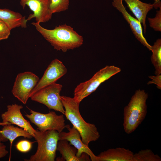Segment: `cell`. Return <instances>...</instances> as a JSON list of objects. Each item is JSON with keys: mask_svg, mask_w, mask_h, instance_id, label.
Returning a JSON list of instances; mask_svg holds the SVG:
<instances>
[{"mask_svg": "<svg viewBox=\"0 0 161 161\" xmlns=\"http://www.w3.org/2000/svg\"><path fill=\"white\" fill-rule=\"evenodd\" d=\"M0 136L3 142L9 140L10 143V153L13 143L14 140L18 137H22L28 139L32 138L33 136L28 131L22 128L15 127L8 124L3 126L1 130L0 131Z\"/></svg>", "mask_w": 161, "mask_h": 161, "instance_id": "cell-18", "label": "cell"}, {"mask_svg": "<svg viewBox=\"0 0 161 161\" xmlns=\"http://www.w3.org/2000/svg\"><path fill=\"white\" fill-rule=\"evenodd\" d=\"M24 9L27 5L33 12L27 19V21L35 18L36 22L45 23L52 18V14L49 9L50 0H20Z\"/></svg>", "mask_w": 161, "mask_h": 161, "instance_id": "cell-10", "label": "cell"}, {"mask_svg": "<svg viewBox=\"0 0 161 161\" xmlns=\"http://www.w3.org/2000/svg\"><path fill=\"white\" fill-rule=\"evenodd\" d=\"M113 6L123 15L124 18L129 24L131 30L137 39L149 50H151L152 46L150 45L144 38L142 27L140 21L132 16L126 11L122 0H113Z\"/></svg>", "mask_w": 161, "mask_h": 161, "instance_id": "cell-13", "label": "cell"}, {"mask_svg": "<svg viewBox=\"0 0 161 161\" xmlns=\"http://www.w3.org/2000/svg\"><path fill=\"white\" fill-rule=\"evenodd\" d=\"M67 71V69L62 61L57 59L52 60L31 92L29 98L40 89L55 83L66 74Z\"/></svg>", "mask_w": 161, "mask_h": 161, "instance_id": "cell-9", "label": "cell"}, {"mask_svg": "<svg viewBox=\"0 0 161 161\" xmlns=\"http://www.w3.org/2000/svg\"><path fill=\"white\" fill-rule=\"evenodd\" d=\"M60 98L64 108V115L79 131L83 143L88 146L90 142L97 140L100 136L97 129L95 125L83 118L79 111L80 103L69 97L60 96Z\"/></svg>", "mask_w": 161, "mask_h": 161, "instance_id": "cell-2", "label": "cell"}, {"mask_svg": "<svg viewBox=\"0 0 161 161\" xmlns=\"http://www.w3.org/2000/svg\"><path fill=\"white\" fill-rule=\"evenodd\" d=\"M8 124H11L10 123H4L3 122H0V126H3L4 125Z\"/></svg>", "mask_w": 161, "mask_h": 161, "instance_id": "cell-28", "label": "cell"}, {"mask_svg": "<svg viewBox=\"0 0 161 161\" xmlns=\"http://www.w3.org/2000/svg\"><path fill=\"white\" fill-rule=\"evenodd\" d=\"M124 1L130 10L137 19L142 23L143 27V32H146V18L149 11L154 7L155 9L161 7V5L154 3L153 4L143 2L139 0H122Z\"/></svg>", "mask_w": 161, "mask_h": 161, "instance_id": "cell-14", "label": "cell"}, {"mask_svg": "<svg viewBox=\"0 0 161 161\" xmlns=\"http://www.w3.org/2000/svg\"><path fill=\"white\" fill-rule=\"evenodd\" d=\"M134 153L124 148H109L97 156V161H133Z\"/></svg>", "mask_w": 161, "mask_h": 161, "instance_id": "cell-16", "label": "cell"}, {"mask_svg": "<svg viewBox=\"0 0 161 161\" xmlns=\"http://www.w3.org/2000/svg\"><path fill=\"white\" fill-rule=\"evenodd\" d=\"M148 97V93L144 90H137L124 108L123 125L126 134H129L134 132L145 118Z\"/></svg>", "mask_w": 161, "mask_h": 161, "instance_id": "cell-3", "label": "cell"}, {"mask_svg": "<svg viewBox=\"0 0 161 161\" xmlns=\"http://www.w3.org/2000/svg\"><path fill=\"white\" fill-rule=\"evenodd\" d=\"M11 30L3 21L0 20V41L7 39Z\"/></svg>", "mask_w": 161, "mask_h": 161, "instance_id": "cell-24", "label": "cell"}, {"mask_svg": "<svg viewBox=\"0 0 161 161\" xmlns=\"http://www.w3.org/2000/svg\"><path fill=\"white\" fill-rule=\"evenodd\" d=\"M63 86L55 83L38 90L30 98L32 100L42 104L64 114L65 110L60 98V93Z\"/></svg>", "mask_w": 161, "mask_h": 161, "instance_id": "cell-7", "label": "cell"}, {"mask_svg": "<svg viewBox=\"0 0 161 161\" xmlns=\"http://www.w3.org/2000/svg\"><path fill=\"white\" fill-rule=\"evenodd\" d=\"M34 142L27 140H21L17 143L15 146L18 151L22 153H26L30 150L32 144Z\"/></svg>", "mask_w": 161, "mask_h": 161, "instance_id": "cell-23", "label": "cell"}, {"mask_svg": "<svg viewBox=\"0 0 161 161\" xmlns=\"http://www.w3.org/2000/svg\"><path fill=\"white\" fill-rule=\"evenodd\" d=\"M161 158L150 149H146L134 154L133 161H161Z\"/></svg>", "mask_w": 161, "mask_h": 161, "instance_id": "cell-20", "label": "cell"}, {"mask_svg": "<svg viewBox=\"0 0 161 161\" xmlns=\"http://www.w3.org/2000/svg\"><path fill=\"white\" fill-rule=\"evenodd\" d=\"M0 20L6 24L11 30L18 27H27V21L25 17L8 9H0Z\"/></svg>", "mask_w": 161, "mask_h": 161, "instance_id": "cell-17", "label": "cell"}, {"mask_svg": "<svg viewBox=\"0 0 161 161\" xmlns=\"http://www.w3.org/2000/svg\"><path fill=\"white\" fill-rule=\"evenodd\" d=\"M121 71L120 68L114 66H106L96 72L90 79L79 84L74 89L73 98L80 103L95 91L101 83Z\"/></svg>", "mask_w": 161, "mask_h": 161, "instance_id": "cell-5", "label": "cell"}, {"mask_svg": "<svg viewBox=\"0 0 161 161\" xmlns=\"http://www.w3.org/2000/svg\"><path fill=\"white\" fill-rule=\"evenodd\" d=\"M154 4L158 5H161V1L160 0H154Z\"/></svg>", "mask_w": 161, "mask_h": 161, "instance_id": "cell-27", "label": "cell"}, {"mask_svg": "<svg viewBox=\"0 0 161 161\" xmlns=\"http://www.w3.org/2000/svg\"><path fill=\"white\" fill-rule=\"evenodd\" d=\"M69 142L66 140H60L57 146V151L61 155V157H58L57 161H89L91 160L89 155L83 153L80 157L77 156V150L74 147L72 146Z\"/></svg>", "mask_w": 161, "mask_h": 161, "instance_id": "cell-15", "label": "cell"}, {"mask_svg": "<svg viewBox=\"0 0 161 161\" xmlns=\"http://www.w3.org/2000/svg\"><path fill=\"white\" fill-rule=\"evenodd\" d=\"M2 142L3 141L0 136V159L5 156L8 153L6 149V146Z\"/></svg>", "mask_w": 161, "mask_h": 161, "instance_id": "cell-26", "label": "cell"}, {"mask_svg": "<svg viewBox=\"0 0 161 161\" xmlns=\"http://www.w3.org/2000/svg\"><path fill=\"white\" fill-rule=\"evenodd\" d=\"M7 108V111L1 114L2 122L16 125L29 132L34 137L36 130L23 116L21 110L23 106L15 103L8 105Z\"/></svg>", "mask_w": 161, "mask_h": 161, "instance_id": "cell-11", "label": "cell"}, {"mask_svg": "<svg viewBox=\"0 0 161 161\" xmlns=\"http://www.w3.org/2000/svg\"><path fill=\"white\" fill-rule=\"evenodd\" d=\"M38 146L35 153L26 161H54L56 156L59 132L55 130H36L34 137Z\"/></svg>", "mask_w": 161, "mask_h": 161, "instance_id": "cell-4", "label": "cell"}, {"mask_svg": "<svg viewBox=\"0 0 161 161\" xmlns=\"http://www.w3.org/2000/svg\"><path fill=\"white\" fill-rule=\"evenodd\" d=\"M157 11L155 17L153 18H148L150 26L156 31H161V7Z\"/></svg>", "mask_w": 161, "mask_h": 161, "instance_id": "cell-22", "label": "cell"}, {"mask_svg": "<svg viewBox=\"0 0 161 161\" xmlns=\"http://www.w3.org/2000/svg\"><path fill=\"white\" fill-rule=\"evenodd\" d=\"M69 0H50L49 9L51 13H60L67 10Z\"/></svg>", "mask_w": 161, "mask_h": 161, "instance_id": "cell-21", "label": "cell"}, {"mask_svg": "<svg viewBox=\"0 0 161 161\" xmlns=\"http://www.w3.org/2000/svg\"><path fill=\"white\" fill-rule=\"evenodd\" d=\"M66 128L68 132L62 131L59 133V140H66L69 142L70 144L77 149L78 157H80L85 153L89 155L91 161H97V156L94 154L88 146L83 143L79 132L75 127L73 126L71 128L69 125H67Z\"/></svg>", "mask_w": 161, "mask_h": 161, "instance_id": "cell-12", "label": "cell"}, {"mask_svg": "<svg viewBox=\"0 0 161 161\" xmlns=\"http://www.w3.org/2000/svg\"><path fill=\"white\" fill-rule=\"evenodd\" d=\"M39 80V77L30 72L18 74L16 76L12 90L13 95L25 104L30 94Z\"/></svg>", "mask_w": 161, "mask_h": 161, "instance_id": "cell-8", "label": "cell"}, {"mask_svg": "<svg viewBox=\"0 0 161 161\" xmlns=\"http://www.w3.org/2000/svg\"><path fill=\"white\" fill-rule=\"evenodd\" d=\"M148 77L151 79V80L148 82V85L154 84L157 85V88L161 89V74L156 76H149Z\"/></svg>", "mask_w": 161, "mask_h": 161, "instance_id": "cell-25", "label": "cell"}, {"mask_svg": "<svg viewBox=\"0 0 161 161\" xmlns=\"http://www.w3.org/2000/svg\"><path fill=\"white\" fill-rule=\"evenodd\" d=\"M36 30L44 38L58 51L66 52L81 46L83 44V37L71 26L66 24L56 26L49 30L42 27L40 23L33 22Z\"/></svg>", "mask_w": 161, "mask_h": 161, "instance_id": "cell-1", "label": "cell"}, {"mask_svg": "<svg viewBox=\"0 0 161 161\" xmlns=\"http://www.w3.org/2000/svg\"><path fill=\"white\" fill-rule=\"evenodd\" d=\"M152 55L151 58V63L154 66L155 75L161 74V39H157L152 46Z\"/></svg>", "mask_w": 161, "mask_h": 161, "instance_id": "cell-19", "label": "cell"}, {"mask_svg": "<svg viewBox=\"0 0 161 161\" xmlns=\"http://www.w3.org/2000/svg\"><path fill=\"white\" fill-rule=\"evenodd\" d=\"M28 109L30 114L25 116L37 127L38 130H53L59 133L66 128L64 114L58 115L53 111L43 114Z\"/></svg>", "mask_w": 161, "mask_h": 161, "instance_id": "cell-6", "label": "cell"}]
</instances>
